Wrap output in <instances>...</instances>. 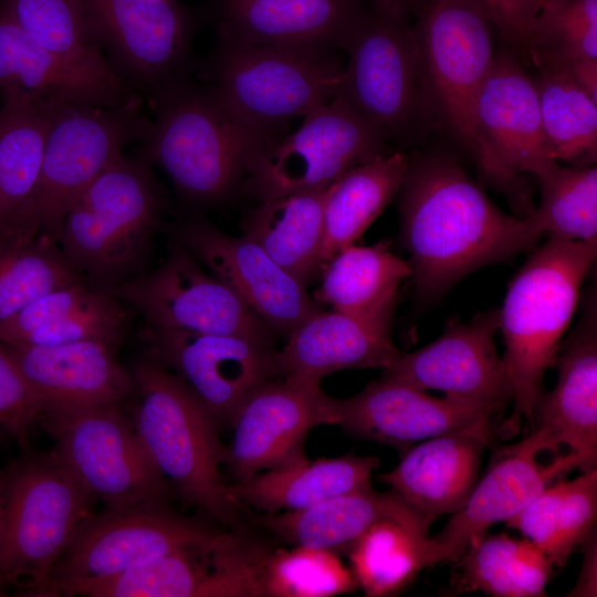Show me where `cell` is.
I'll list each match as a JSON object with an SVG mask.
<instances>
[{
    "instance_id": "6da1fadb",
    "label": "cell",
    "mask_w": 597,
    "mask_h": 597,
    "mask_svg": "<svg viewBox=\"0 0 597 597\" xmlns=\"http://www.w3.org/2000/svg\"><path fill=\"white\" fill-rule=\"evenodd\" d=\"M399 193L401 239L423 298L485 265L510 261L543 234L532 213L519 218L496 207L446 148L409 154Z\"/></svg>"
},
{
    "instance_id": "7dc6e473",
    "label": "cell",
    "mask_w": 597,
    "mask_h": 597,
    "mask_svg": "<svg viewBox=\"0 0 597 597\" xmlns=\"http://www.w3.org/2000/svg\"><path fill=\"white\" fill-rule=\"evenodd\" d=\"M492 25L521 60L532 67L531 38L542 0H475Z\"/></svg>"
},
{
    "instance_id": "52a82bcc",
    "label": "cell",
    "mask_w": 597,
    "mask_h": 597,
    "mask_svg": "<svg viewBox=\"0 0 597 597\" xmlns=\"http://www.w3.org/2000/svg\"><path fill=\"white\" fill-rule=\"evenodd\" d=\"M146 137L147 157L195 201L227 196L268 144L238 121L213 90L176 84L160 93Z\"/></svg>"
},
{
    "instance_id": "4fadbf2b",
    "label": "cell",
    "mask_w": 597,
    "mask_h": 597,
    "mask_svg": "<svg viewBox=\"0 0 597 597\" xmlns=\"http://www.w3.org/2000/svg\"><path fill=\"white\" fill-rule=\"evenodd\" d=\"M270 548L243 527L221 530L119 574L63 585L55 596L264 597L262 562Z\"/></svg>"
},
{
    "instance_id": "2e32d148",
    "label": "cell",
    "mask_w": 597,
    "mask_h": 597,
    "mask_svg": "<svg viewBox=\"0 0 597 597\" xmlns=\"http://www.w3.org/2000/svg\"><path fill=\"white\" fill-rule=\"evenodd\" d=\"M149 358L180 377L220 426H231L243 401L281 377L274 344L235 335L146 325Z\"/></svg>"
},
{
    "instance_id": "5bb4252c",
    "label": "cell",
    "mask_w": 597,
    "mask_h": 597,
    "mask_svg": "<svg viewBox=\"0 0 597 597\" xmlns=\"http://www.w3.org/2000/svg\"><path fill=\"white\" fill-rule=\"evenodd\" d=\"M221 530L171 510L166 502L94 512L55 564L40 597L63 585L113 576L170 552L205 543Z\"/></svg>"
},
{
    "instance_id": "44dd1931",
    "label": "cell",
    "mask_w": 597,
    "mask_h": 597,
    "mask_svg": "<svg viewBox=\"0 0 597 597\" xmlns=\"http://www.w3.org/2000/svg\"><path fill=\"white\" fill-rule=\"evenodd\" d=\"M174 237L275 333L287 336L320 311L306 286L245 235H229L206 220L189 219L174 228Z\"/></svg>"
},
{
    "instance_id": "4316f807",
    "label": "cell",
    "mask_w": 597,
    "mask_h": 597,
    "mask_svg": "<svg viewBox=\"0 0 597 597\" xmlns=\"http://www.w3.org/2000/svg\"><path fill=\"white\" fill-rule=\"evenodd\" d=\"M391 321L339 311L316 312L287 335L277 350L281 376L321 383L345 369L385 368L400 355Z\"/></svg>"
},
{
    "instance_id": "ab89813d",
    "label": "cell",
    "mask_w": 597,
    "mask_h": 597,
    "mask_svg": "<svg viewBox=\"0 0 597 597\" xmlns=\"http://www.w3.org/2000/svg\"><path fill=\"white\" fill-rule=\"evenodd\" d=\"M532 67L558 69L597 98V0H542L531 38Z\"/></svg>"
},
{
    "instance_id": "7a4b0ae2",
    "label": "cell",
    "mask_w": 597,
    "mask_h": 597,
    "mask_svg": "<svg viewBox=\"0 0 597 597\" xmlns=\"http://www.w3.org/2000/svg\"><path fill=\"white\" fill-rule=\"evenodd\" d=\"M420 67L440 132L523 216L534 207L521 177L506 172L476 118V102L494 56L493 25L475 0H422L412 14Z\"/></svg>"
},
{
    "instance_id": "d4e9b609",
    "label": "cell",
    "mask_w": 597,
    "mask_h": 597,
    "mask_svg": "<svg viewBox=\"0 0 597 597\" xmlns=\"http://www.w3.org/2000/svg\"><path fill=\"white\" fill-rule=\"evenodd\" d=\"M537 454L525 439L496 451L465 504L432 537L438 564L455 562L493 524L516 515L555 479L577 468L569 453L548 464L538 463Z\"/></svg>"
},
{
    "instance_id": "f35d334b",
    "label": "cell",
    "mask_w": 597,
    "mask_h": 597,
    "mask_svg": "<svg viewBox=\"0 0 597 597\" xmlns=\"http://www.w3.org/2000/svg\"><path fill=\"white\" fill-rule=\"evenodd\" d=\"M596 516L597 470L594 469L574 480L549 484L505 523L534 543L554 565L563 567L593 531Z\"/></svg>"
},
{
    "instance_id": "484cf974",
    "label": "cell",
    "mask_w": 597,
    "mask_h": 597,
    "mask_svg": "<svg viewBox=\"0 0 597 597\" xmlns=\"http://www.w3.org/2000/svg\"><path fill=\"white\" fill-rule=\"evenodd\" d=\"M363 0H227L223 40L331 53L343 49Z\"/></svg>"
},
{
    "instance_id": "d6986e66",
    "label": "cell",
    "mask_w": 597,
    "mask_h": 597,
    "mask_svg": "<svg viewBox=\"0 0 597 597\" xmlns=\"http://www.w3.org/2000/svg\"><path fill=\"white\" fill-rule=\"evenodd\" d=\"M113 69L154 98L178 84L189 51L185 15L168 0H80Z\"/></svg>"
},
{
    "instance_id": "cb8c5ba5",
    "label": "cell",
    "mask_w": 597,
    "mask_h": 597,
    "mask_svg": "<svg viewBox=\"0 0 597 597\" xmlns=\"http://www.w3.org/2000/svg\"><path fill=\"white\" fill-rule=\"evenodd\" d=\"M480 129L502 168L542 177L559 165L544 133L532 76L504 44L495 49L476 102Z\"/></svg>"
},
{
    "instance_id": "74e56055",
    "label": "cell",
    "mask_w": 597,
    "mask_h": 597,
    "mask_svg": "<svg viewBox=\"0 0 597 597\" xmlns=\"http://www.w3.org/2000/svg\"><path fill=\"white\" fill-rule=\"evenodd\" d=\"M0 10L69 65L113 87L134 91L104 57L80 0H2Z\"/></svg>"
},
{
    "instance_id": "d6a6232c",
    "label": "cell",
    "mask_w": 597,
    "mask_h": 597,
    "mask_svg": "<svg viewBox=\"0 0 597 597\" xmlns=\"http://www.w3.org/2000/svg\"><path fill=\"white\" fill-rule=\"evenodd\" d=\"M18 91L104 106L138 103V94L107 85L38 45L0 10V92Z\"/></svg>"
},
{
    "instance_id": "816d5d0a",
    "label": "cell",
    "mask_w": 597,
    "mask_h": 597,
    "mask_svg": "<svg viewBox=\"0 0 597 597\" xmlns=\"http://www.w3.org/2000/svg\"><path fill=\"white\" fill-rule=\"evenodd\" d=\"M2 595H3V590H2V589H0V596H2Z\"/></svg>"
},
{
    "instance_id": "30bf717a",
    "label": "cell",
    "mask_w": 597,
    "mask_h": 597,
    "mask_svg": "<svg viewBox=\"0 0 597 597\" xmlns=\"http://www.w3.org/2000/svg\"><path fill=\"white\" fill-rule=\"evenodd\" d=\"M32 228L57 241L66 213L124 147L146 139L150 122L137 104L104 106L50 98Z\"/></svg>"
},
{
    "instance_id": "f907efd6",
    "label": "cell",
    "mask_w": 597,
    "mask_h": 597,
    "mask_svg": "<svg viewBox=\"0 0 597 597\" xmlns=\"http://www.w3.org/2000/svg\"><path fill=\"white\" fill-rule=\"evenodd\" d=\"M3 511H4V495H3L2 482H1V479H0V531H1V526H2ZM0 589L3 590V588L1 586H0Z\"/></svg>"
},
{
    "instance_id": "83f0119b",
    "label": "cell",
    "mask_w": 597,
    "mask_h": 597,
    "mask_svg": "<svg viewBox=\"0 0 597 597\" xmlns=\"http://www.w3.org/2000/svg\"><path fill=\"white\" fill-rule=\"evenodd\" d=\"M250 522L292 546H308L347 554L374 524L394 521L428 534L433 522L392 490L350 492L313 506L276 513L248 509Z\"/></svg>"
},
{
    "instance_id": "5b68a950",
    "label": "cell",
    "mask_w": 597,
    "mask_h": 597,
    "mask_svg": "<svg viewBox=\"0 0 597 597\" xmlns=\"http://www.w3.org/2000/svg\"><path fill=\"white\" fill-rule=\"evenodd\" d=\"M0 479V586L40 596L96 500L54 450L21 457Z\"/></svg>"
},
{
    "instance_id": "ac0fdd59",
    "label": "cell",
    "mask_w": 597,
    "mask_h": 597,
    "mask_svg": "<svg viewBox=\"0 0 597 597\" xmlns=\"http://www.w3.org/2000/svg\"><path fill=\"white\" fill-rule=\"evenodd\" d=\"M334 423L333 397L320 383L277 377L254 390L238 409L224 464L235 481H242L295 463L306 458L310 431Z\"/></svg>"
},
{
    "instance_id": "3957f363",
    "label": "cell",
    "mask_w": 597,
    "mask_h": 597,
    "mask_svg": "<svg viewBox=\"0 0 597 597\" xmlns=\"http://www.w3.org/2000/svg\"><path fill=\"white\" fill-rule=\"evenodd\" d=\"M596 254L597 242L549 237L510 282L499 310L513 401L511 416L496 428L503 439L514 437L523 420L532 422L544 375L555 363Z\"/></svg>"
},
{
    "instance_id": "c3c4849f",
    "label": "cell",
    "mask_w": 597,
    "mask_h": 597,
    "mask_svg": "<svg viewBox=\"0 0 597 597\" xmlns=\"http://www.w3.org/2000/svg\"><path fill=\"white\" fill-rule=\"evenodd\" d=\"M585 541L587 544L583 569L569 596H596V538H593V531Z\"/></svg>"
},
{
    "instance_id": "e575fe53",
    "label": "cell",
    "mask_w": 597,
    "mask_h": 597,
    "mask_svg": "<svg viewBox=\"0 0 597 597\" xmlns=\"http://www.w3.org/2000/svg\"><path fill=\"white\" fill-rule=\"evenodd\" d=\"M326 189L263 200L242 223L243 235L305 286L323 266Z\"/></svg>"
},
{
    "instance_id": "ee69618b",
    "label": "cell",
    "mask_w": 597,
    "mask_h": 597,
    "mask_svg": "<svg viewBox=\"0 0 597 597\" xmlns=\"http://www.w3.org/2000/svg\"><path fill=\"white\" fill-rule=\"evenodd\" d=\"M541 201L532 214L549 237L597 242V168L558 165L538 177Z\"/></svg>"
},
{
    "instance_id": "9a60e30c",
    "label": "cell",
    "mask_w": 597,
    "mask_h": 597,
    "mask_svg": "<svg viewBox=\"0 0 597 597\" xmlns=\"http://www.w3.org/2000/svg\"><path fill=\"white\" fill-rule=\"evenodd\" d=\"M111 294L135 307L149 326L274 344L276 333L180 244L151 272L121 283Z\"/></svg>"
},
{
    "instance_id": "8992f818",
    "label": "cell",
    "mask_w": 597,
    "mask_h": 597,
    "mask_svg": "<svg viewBox=\"0 0 597 597\" xmlns=\"http://www.w3.org/2000/svg\"><path fill=\"white\" fill-rule=\"evenodd\" d=\"M163 209V193L145 159L123 154L81 193L57 243L92 285L109 292L136 276Z\"/></svg>"
},
{
    "instance_id": "f1b7e54d",
    "label": "cell",
    "mask_w": 597,
    "mask_h": 597,
    "mask_svg": "<svg viewBox=\"0 0 597 597\" xmlns=\"http://www.w3.org/2000/svg\"><path fill=\"white\" fill-rule=\"evenodd\" d=\"M128 312L109 292L86 281L53 290L0 322V343L60 345L102 342L117 349Z\"/></svg>"
},
{
    "instance_id": "60d3db41",
    "label": "cell",
    "mask_w": 597,
    "mask_h": 597,
    "mask_svg": "<svg viewBox=\"0 0 597 597\" xmlns=\"http://www.w3.org/2000/svg\"><path fill=\"white\" fill-rule=\"evenodd\" d=\"M346 555L357 587L367 597L397 595L423 568L438 564L432 537L394 521L374 524Z\"/></svg>"
},
{
    "instance_id": "e0dca14e",
    "label": "cell",
    "mask_w": 597,
    "mask_h": 597,
    "mask_svg": "<svg viewBox=\"0 0 597 597\" xmlns=\"http://www.w3.org/2000/svg\"><path fill=\"white\" fill-rule=\"evenodd\" d=\"M336 426L352 436L406 451L426 439L470 433L491 442L500 411L470 400L436 398L379 378L348 398L333 397Z\"/></svg>"
},
{
    "instance_id": "681fc988",
    "label": "cell",
    "mask_w": 597,
    "mask_h": 597,
    "mask_svg": "<svg viewBox=\"0 0 597 597\" xmlns=\"http://www.w3.org/2000/svg\"><path fill=\"white\" fill-rule=\"evenodd\" d=\"M371 7L387 14L410 19L422 0H370Z\"/></svg>"
},
{
    "instance_id": "277c9868",
    "label": "cell",
    "mask_w": 597,
    "mask_h": 597,
    "mask_svg": "<svg viewBox=\"0 0 597 597\" xmlns=\"http://www.w3.org/2000/svg\"><path fill=\"white\" fill-rule=\"evenodd\" d=\"M132 375L138 396L134 426L171 490L223 527L242 528V510L220 471L227 447L213 416L180 377L151 358L138 362Z\"/></svg>"
},
{
    "instance_id": "1f68e13d",
    "label": "cell",
    "mask_w": 597,
    "mask_h": 597,
    "mask_svg": "<svg viewBox=\"0 0 597 597\" xmlns=\"http://www.w3.org/2000/svg\"><path fill=\"white\" fill-rule=\"evenodd\" d=\"M379 464L377 457L353 453L314 460L306 457L230 483L228 491L241 510L297 511L338 495L373 489L371 474Z\"/></svg>"
},
{
    "instance_id": "8fae6325",
    "label": "cell",
    "mask_w": 597,
    "mask_h": 597,
    "mask_svg": "<svg viewBox=\"0 0 597 597\" xmlns=\"http://www.w3.org/2000/svg\"><path fill=\"white\" fill-rule=\"evenodd\" d=\"M54 451L106 509L166 502L171 491L122 405L42 417Z\"/></svg>"
},
{
    "instance_id": "bcb514c9",
    "label": "cell",
    "mask_w": 597,
    "mask_h": 597,
    "mask_svg": "<svg viewBox=\"0 0 597 597\" xmlns=\"http://www.w3.org/2000/svg\"><path fill=\"white\" fill-rule=\"evenodd\" d=\"M41 417L39 398L0 344V428L24 447Z\"/></svg>"
},
{
    "instance_id": "f546056e",
    "label": "cell",
    "mask_w": 597,
    "mask_h": 597,
    "mask_svg": "<svg viewBox=\"0 0 597 597\" xmlns=\"http://www.w3.org/2000/svg\"><path fill=\"white\" fill-rule=\"evenodd\" d=\"M489 441L470 433L437 436L406 451L379 480L431 520L454 513L469 499Z\"/></svg>"
},
{
    "instance_id": "ffe728a7",
    "label": "cell",
    "mask_w": 597,
    "mask_h": 597,
    "mask_svg": "<svg viewBox=\"0 0 597 597\" xmlns=\"http://www.w3.org/2000/svg\"><path fill=\"white\" fill-rule=\"evenodd\" d=\"M499 310L478 313L470 321L450 320L440 337L412 353H401L383 368L381 378L420 390L489 406L502 412L512 401V386L494 335Z\"/></svg>"
},
{
    "instance_id": "7c38bea8",
    "label": "cell",
    "mask_w": 597,
    "mask_h": 597,
    "mask_svg": "<svg viewBox=\"0 0 597 597\" xmlns=\"http://www.w3.org/2000/svg\"><path fill=\"white\" fill-rule=\"evenodd\" d=\"M387 144L378 128L337 95L256 154L245 171V187L260 201L326 189L348 170L391 150Z\"/></svg>"
},
{
    "instance_id": "8d00e7d4",
    "label": "cell",
    "mask_w": 597,
    "mask_h": 597,
    "mask_svg": "<svg viewBox=\"0 0 597 597\" xmlns=\"http://www.w3.org/2000/svg\"><path fill=\"white\" fill-rule=\"evenodd\" d=\"M451 586L457 594L494 597L546 596L554 563L526 537L484 533L455 561Z\"/></svg>"
},
{
    "instance_id": "b9f144b4",
    "label": "cell",
    "mask_w": 597,
    "mask_h": 597,
    "mask_svg": "<svg viewBox=\"0 0 597 597\" xmlns=\"http://www.w3.org/2000/svg\"><path fill=\"white\" fill-rule=\"evenodd\" d=\"M532 78L544 133L555 160L569 166H594L597 98L558 69L538 67Z\"/></svg>"
},
{
    "instance_id": "7402d4cb",
    "label": "cell",
    "mask_w": 597,
    "mask_h": 597,
    "mask_svg": "<svg viewBox=\"0 0 597 597\" xmlns=\"http://www.w3.org/2000/svg\"><path fill=\"white\" fill-rule=\"evenodd\" d=\"M576 327L561 344L555 363V388L537 398L533 430L524 438L538 453H568L583 472L597 462V305L596 293L586 296Z\"/></svg>"
},
{
    "instance_id": "9c48e42d",
    "label": "cell",
    "mask_w": 597,
    "mask_h": 597,
    "mask_svg": "<svg viewBox=\"0 0 597 597\" xmlns=\"http://www.w3.org/2000/svg\"><path fill=\"white\" fill-rule=\"evenodd\" d=\"M343 75L344 66L331 53L223 40L213 91L270 147L292 119L336 97Z\"/></svg>"
},
{
    "instance_id": "4dcf8cb0",
    "label": "cell",
    "mask_w": 597,
    "mask_h": 597,
    "mask_svg": "<svg viewBox=\"0 0 597 597\" xmlns=\"http://www.w3.org/2000/svg\"><path fill=\"white\" fill-rule=\"evenodd\" d=\"M0 107V237L36 232V200L50 98L2 92Z\"/></svg>"
},
{
    "instance_id": "ba28073f",
    "label": "cell",
    "mask_w": 597,
    "mask_h": 597,
    "mask_svg": "<svg viewBox=\"0 0 597 597\" xmlns=\"http://www.w3.org/2000/svg\"><path fill=\"white\" fill-rule=\"evenodd\" d=\"M343 50L347 62L338 95L388 142L406 150L436 132L408 18L364 9Z\"/></svg>"
},
{
    "instance_id": "d590c367",
    "label": "cell",
    "mask_w": 597,
    "mask_h": 597,
    "mask_svg": "<svg viewBox=\"0 0 597 597\" xmlns=\"http://www.w3.org/2000/svg\"><path fill=\"white\" fill-rule=\"evenodd\" d=\"M317 300L334 311L391 321L401 281L411 275L408 261L395 255L386 241L350 244L324 266Z\"/></svg>"
},
{
    "instance_id": "836d02e7",
    "label": "cell",
    "mask_w": 597,
    "mask_h": 597,
    "mask_svg": "<svg viewBox=\"0 0 597 597\" xmlns=\"http://www.w3.org/2000/svg\"><path fill=\"white\" fill-rule=\"evenodd\" d=\"M408 163L406 150H389L348 170L326 189L323 266L339 250L354 244L399 192Z\"/></svg>"
},
{
    "instance_id": "f6af8a7d",
    "label": "cell",
    "mask_w": 597,
    "mask_h": 597,
    "mask_svg": "<svg viewBox=\"0 0 597 597\" xmlns=\"http://www.w3.org/2000/svg\"><path fill=\"white\" fill-rule=\"evenodd\" d=\"M264 597H332L358 587L338 554L308 546L270 548L262 562Z\"/></svg>"
},
{
    "instance_id": "603a6c76",
    "label": "cell",
    "mask_w": 597,
    "mask_h": 597,
    "mask_svg": "<svg viewBox=\"0 0 597 597\" xmlns=\"http://www.w3.org/2000/svg\"><path fill=\"white\" fill-rule=\"evenodd\" d=\"M0 344L39 398L42 417L95 406L123 405L135 392L132 371L117 362L116 349L102 342L49 346Z\"/></svg>"
},
{
    "instance_id": "7bdbcfd3",
    "label": "cell",
    "mask_w": 597,
    "mask_h": 597,
    "mask_svg": "<svg viewBox=\"0 0 597 597\" xmlns=\"http://www.w3.org/2000/svg\"><path fill=\"white\" fill-rule=\"evenodd\" d=\"M86 279L41 232L0 237V322L42 295Z\"/></svg>"
}]
</instances>
